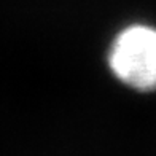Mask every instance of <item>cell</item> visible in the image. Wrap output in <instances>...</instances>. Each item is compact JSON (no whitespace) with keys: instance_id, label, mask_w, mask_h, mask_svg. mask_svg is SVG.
<instances>
[{"instance_id":"1","label":"cell","mask_w":156,"mask_h":156,"mask_svg":"<svg viewBox=\"0 0 156 156\" xmlns=\"http://www.w3.org/2000/svg\"><path fill=\"white\" fill-rule=\"evenodd\" d=\"M108 64L119 81L139 91L156 88V29L136 24L113 40Z\"/></svg>"}]
</instances>
